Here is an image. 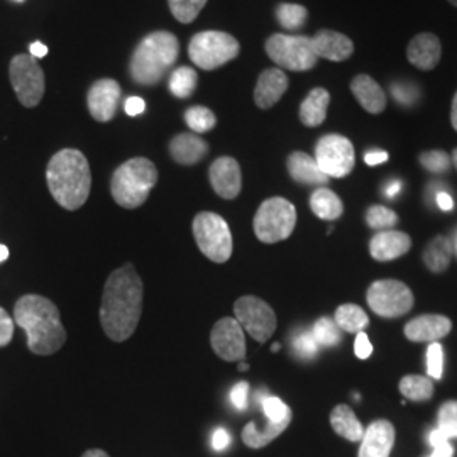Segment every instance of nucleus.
I'll use <instances>...</instances> for the list:
<instances>
[{
	"instance_id": "obj_24",
	"label": "nucleus",
	"mask_w": 457,
	"mask_h": 457,
	"mask_svg": "<svg viewBox=\"0 0 457 457\" xmlns=\"http://www.w3.org/2000/svg\"><path fill=\"white\" fill-rule=\"evenodd\" d=\"M351 92L360 102L361 107L370 114H381L386 109L388 98L381 85L370 75H358L351 82Z\"/></svg>"
},
{
	"instance_id": "obj_37",
	"label": "nucleus",
	"mask_w": 457,
	"mask_h": 457,
	"mask_svg": "<svg viewBox=\"0 0 457 457\" xmlns=\"http://www.w3.org/2000/svg\"><path fill=\"white\" fill-rule=\"evenodd\" d=\"M205 4L207 0H168L171 14L181 24L194 22Z\"/></svg>"
},
{
	"instance_id": "obj_14",
	"label": "nucleus",
	"mask_w": 457,
	"mask_h": 457,
	"mask_svg": "<svg viewBox=\"0 0 457 457\" xmlns=\"http://www.w3.org/2000/svg\"><path fill=\"white\" fill-rule=\"evenodd\" d=\"M211 344L220 360L228 362L245 360V328L234 317H224L213 326Z\"/></svg>"
},
{
	"instance_id": "obj_3",
	"label": "nucleus",
	"mask_w": 457,
	"mask_h": 457,
	"mask_svg": "<svg viewBox=\"0 0 457 457\" xmlns=\"http://www.w3.org/2000/svg\"><path fill=\"white\" fill-rule=\"evenodd\" d=\"M46 181L58 205L66 211H79L90 195V164L82 151L62 149L48 163Z\"/></svg>"
},
{
	"instance_id": "obj_41",
	"label": "nucleus",
	"mask_w": 457,
	"mask_h": 457,
	"mask_svg": "<svg viewBox=\"0 0 457 457\" xmlns=\"http://www.w3.org/2000/svg\"><path fill=\"white\" fill-rule=\"evenodd\" d=\"M419 162L424 166L425 170L428 173H434V175H442V173H447L449 168H451V156L441 151V149H434V151H425L420 156H419Z\"/></svg>"
},
{
	"instance_id": "obj_50",
	"label": "nucleus",
	"mask_w": 457,
	"mask_h": 457,
	"mask_svg": "<svg viewBox=\"0 0 457 457\" xmlns=\"http://www.w3.org/2000/svg\"><path fill=\"white\" fill-rule=\"evenodd\" d=\"M388 153L386 151H381V149H375V151H368L364 154V162L368 166H378V164H383L385 162H388Z\"/></svg>"
},
{
	"instance_id": "obj_46",
	"label": "nucleus",
	"mask_w": 457,
	"mask_h": 457,
	"mask_svg": "<svg viewBox=\"0 0 457 457\" xmlns=\"http://www.w3.org/2000/svg\"><path fill=\"white\" fill-rule=\"evenodd\" d=\"M247 400H249V385L243 381V383H237L232 392H230V402L232 405L237 410L247 409Z\"/></svg>"
},
{
	"instance_id": "obj_48",
	"label": "nucleus",
	"mask_w": 457,
	"mask_h": 457,
	"mask_svg": "<svg viewBox=\"0 0 457 457\" xmlns=\"http://www.w3.org/2000/svg\"><path fill=\"white\" fill-rule=\"evenodd\" d=\"M228 444H230V436H228V430L222 428V427L215 428L212 434L213 451H217V453L226 451L228 447Z\"/></svg>"
},
{
	"instance_id": "obj_59",
	"label": "nucleus",
	"mask_w": 457,
	"mask_h": 457,
	"mask_svg": "<svg viewBox=\"0 0 457 457\" xmlns=\"http://www.w3.org/2000/svg\"><path fill=\"white\" fill-rule=\"evenodd\" d=\"M451 160H453V163H454V166H456L457 170V147L454 149V151H453V158H451Z\"/></svg>"
},
{
	"instance_id": "obj_60",
	"label": "nucleus",
	"mask_w": 457,
	"mask_h": 457,
	"mask_svg": "<svg viewBox=\"0 0 457 457\" xmlns=\"http://www.w3.org/2000/svg\"><path fill=\"white\" fill-rule=\"evenodd\" d=\"M453 245H454V254L457 256V230L456 234H454V239H453Z\"/></svg>"
},
{
	"instance_id": "obj_1",
	"label": "nucleus",
	"mask_w": 457,
	"mask_h": 457,
	"mask_svg": "<svg viewBox=\"0 0 457 457\" xmlns=\"http://www.w3.org/2000/svg\"><path fill=\"white\" fill-rule=\"evenodd\" d=\"M143 281L132 264H124L105 281L100 305V324L109 339L128 341L143 313Z\"/></svg>"
},
{
	"instance_id": "obj_62",
	"label": "nucleus",
	"mask_w": 457,
	"mask_h": 457,
	"mask_svg": "<svg viewBox=\"0 0 457 457\" xmlns=\"http://www.w3.org/2000/svg\"><path fill=\"white\" fill-rule=\"evenodd\" d=\"M239 370H241V371H247V364H245V362H243V364L239 366Z\"/></svg>"
},
{
	"instance_id": "obj_22",
	"label": "nucleus",
	"mask_w": 457,
	"mask_h": 457,
	"mask_svg": "<svg viewBox=\"0 0 457 457\" xmlns=\"http://www.w3.org/2000/svg\"><path fill=\"white\" fill-rule=\"evenodd\" d=\"M312 45L317 58H326L328 62H345L354 53V45L347 36L330 29H322L315 34L312 37Z\"/></svg>"
},
{
	"instance_id": "obj_28",
	"label": "nucleus",
	"mask_w": 457,
	"mask_h": 457,
	"mask_svg": "<svg viewBox=\"0 0 457 457\" xmlns=\"http://www.w3.org/2000/svg\"><path fill=\"white\" fill-rule=\"evenodd\" d=\"M454 254V245L453 239H449L447 236H437L436 239H432L424 251L425 266L432 271V273H442L449 268L451 260Z\"/></svg>"
},
{
	"instance_id": "obj_40",
	"label": "nucleus",
	"mask_w": 457,
	"mask_h": 457,
	"mask_svg": "<svg viewBox=\"0 0 457 457\" xmlns=\"http://www.w3.org/2000/svg\"><path fill=\"white\" fill-rule=\"evenodd\" d=\"M437 428L451 441L457 439V402L449 400L442 405L437 417Z\"/></svg>"
},
{
	"instance_id": "obj_64",
	"label": "nucleus",
	"mask_w": 457,
	"mask_h": 457,
	"mask_svg": "<svg viewBox=\"0 0 457 457\" xmlns=\"http://www.w3.org/2000/svg\"><path fill=\"white\" fill-rule=\"evenodd\" d=\"M16 2H22V0H16Z\"/></svg>"
},
{
	"instance_id": "obj_2",
	"label": "nucleus",
	"mask_w": 457,
	"mask_h": 457,
	"mask_svg": "<svg viewBox=\"0 0 457 457\" xmlns=\"http://www.w3.org/2000/svg\"><path fill=\"white\" fill-rule=\"evenodd\" d=\"M14 320L28 334V347L37 356L60 351L66 341L65 327L58 307L45 296L24 295L14 309Z\"/></svg>"
},
{
	"instance_id": "obj_32",
	"label": "nucleus",
	"mask_w": 457,
	"mask_h": 457,
	"mask_svg": "<svg viewBox=\"0 0 457 457\" xmlns=\"http://www.w3.org/2000/svg\"><path fill=\"white\" fill-rule=\"evenodd\" d=\"M198 85V75L195 70L190 66H180L171 71L168 88L177 98L192 97Z\"/></svg>"
},
{
	"instance_id": "obj_21",
	"label": "nucleus",
	"mask_w": 457,
	"mask_h": 457,
	"mask_svg": "<svg viewBox=\"0 0 457 457\" xmlns=\"http://www.w3.org/2000/svg\"><path fill=\"white\" fill-rule=\"evenodd\" d=\"M287 90H288V77L285 75V71L281 68H268L262 71L256 83L254 102L262 111L271 109L281 100Z\"/></svg>"
},
{
	"instance_id": "obj_45",
	"label": "nucleus",
	"mask_w": 457,
	"mask_h": 457,
	"mask_svg": "<svg viewBox=\"0 0 457 457\" xmlns=\"http://www.w3.org/2000/svg\"><path fill=\"white\" fill-rule=\"evenodd\" d=\"M12 336H14V320L0 307V347L11 343Z\"/></svg>"
},
{
	"instance_id": "obj_43",
	"label": "nucleus",
	"mask_w": 457,
	"mask_h": 457,
	"mask_svg": "<svg viewBox=\"0 0 457 457\" xmlns=\"http://www.w3.org/2000/svg\"><path fill=\"white\" fill-rule=\"evenodd\" d=\"M444 373V349L439 343L428 344L427 349V375L432 379H441Z\"/></svg>"
},
{
	"instance_id": "obj_9",
	"label": "nucleus",
	"mask_w": 457,
	"mask_h": 457,
	"mask_svg": "<svg viewBox=\"0 0 457 457\" xmlns=\"http://www.w3.org/2000/svg\"><path fill=\"white\" fill-rule=\"evenodd\" d=\"M194 237L200 251L213 262H226L232 256V234L217 213L200 212L194 219Z\"/></svg>"
},
{
	"instance_id": "obj_53",
	"label": "nucleus",
	"mask_w": 457,
	"mask_h": 457,
	"mask_svg": "<svg viewBox=\"0 0 457 457\" xmlns=\"http://www.w3.org/2000/svg\"><path fill=\"white\" fill-rule=\"evenodd\" d=\"M29 51H31V56L36 58V60H37V58H45L49 53L48 46L43 45V43H39V41L33 43V45L29 46Z\"/></svg>"
},
{
	"instance_id": "obj_15",
	"label": "nucleus",
	"mask_w": 457,
	"mask_h": 457,
	"mask_svg": "<svg viewBox=\"0 0 457 457\" xmlns=\"http://www.w3.org/2000/svg\"><path fill=\"white\" fill-rule=\"evenodd\" d=\"M120 94V85L112 79H102L94 83L87 94V105L92 117L98 122L112 120Z\"/></svg>"
},
{
	"instance_id": "obj_30",
	"label": "nucleus",
	"mask_w": 457,
	"mask_h": 457,
	"mask_svg": "<svg viewBox=\"0 0 457 457\" xmlns=\"http://www.w3.org/2000/svg\"><path fill=\"white\" fill-rule=\"evenodd\" d=\"M312 212L322 220H336L344 212L343 200L332 190L319 187L311 196Z\"/></svg>"
},
{
	"instance_id": "obj_20",
	"label": "nucleus",
	"mask_w": 457,
	"mask_h": 457,
	"mask_svg": "<svg viewBox=\"0 0 457 457\" xmlns=\"http://www.w3.org/2000/svg\"><path fill=\"white\" fill-rule=\"evenodd\" d=\"M411 247L409 234L402 230H381L370 241V253L376 262H393L407 254Z\"/></svg>"
},
{
	"instance_id": "obj_13",
	"label": "nucleus",
	"mask_w": 457,
	"mask_h": 457,
	"mask_svg": "<svg viewBox=\"0 0 457 457\" xmlns=\"http://www.w3.org/2000/svg\"><path fill=\"white\" fill-rule=\"evenodd\" d=\"M236 320L258 343L268 341L277 330V315L273 309L258 296H241L234 303Z\"/></svg>"
},
{
	"instance_id": "obj_39",
	"label": "nucleus",
	"mask_w": 457,
	"mask_h": 457,
	"mask_svg": "<svg viewBox=\"0 0 457 457\" xmlns=\"http://www.w3.org/2000/svg\"><path fill=\"white\" fill-rule=\"evenodd\" d=\"M366 224L373 230H392L398 224V215L385 205H371L366 212Z\"/></svg>"
},
{
	"instance_id": "obj_19",
	"label": "nucleus",
	"mask_w": 457,
	"mask_h": 457,
	"mask_svg": "<svg viewBox=\"0 0 457 457\" xmlns=\"http://www.w3.org/2000/svg\"><path fill=\"white\" fill-rule=\"evenodd\" d=\"M441 56V39L436 34L422 33L411 37L407 48V58L415 68L430 71L439 65Z\"/></svg>"
},
{
	"instance_id": "obj_7",
	"label": "nucleus",
	"mask_w": 457,
	"mask_h": 457,
	"mask_svg": "<svg viewBox=\"0 0 457 457\" xmlns=\"http://www.w3.org/2000/svg\"><path fill=\"white\" fill-rule=\"evenodd\" d=\"M239 51V41L224 31H202L195 34L188 45L192 63L207 71L232 62L237 58Z\"/></svg>"
},
{
	"instance_id": "obj_42",
	"label": "nucleus",
	"mask_w": 457,
	"mask_h": 457,
	"mask_svg": "<svg viewBox=\"0 0 457 457\" xmlns=\"http://www.w3.org/2000/svg\"><path fill=\"white\" fill-rule=\"evenodd\" d=\"M262 409L266 420H271V422H281V420L292 419V410L288 409V405L277 396H266L262 402Z\"/></svg>"
},
{
	"instance_id": "obj_55",
	"label": "nucleus",
	"mask_w": 457,
	"mask_h": 457,
	"mask_svg": "<svg viewBox=\"0 0 457 457\" xmlns=\"http://www.w3.org/2000/svg\"><path fill=\"white\" fill-rule=\"evenodd\" d=\"M402 181L400 180H393L388 183V187H386V192H385V195L388 196V198H393V196L398 195L400 192H402Z\"/></svg>"
},
{
	"instance_id": "obj_23",
	"label": "nucleus",
	"mask_w": 457,
	"mask_h": 457,
	"mask_svg": "<svg viewBox=\"0 0 457 457\" xmlns=\"http://www.w3.org/2000/svg\"><path fill=\"white\" fill-rule=\"evenodd\" d=\"M287 168H288L292 180L300 185L324 187L330 180L326 173L319 168L315 158H312L311 154L302 153V151H295L288 156Z\"/></svg>"
},
{
	"instance_id": "obj_52",
	"label": "nucleus",
	"mask_w": 457,
	"mask_h": 457,
	"mask_svg": "<svg viewBox=\"0 0 457 457\" xmlns=\"http://www.w3.org/2000/svg\"><path fill=\"white\" fill-rule=\"evenodd\" d=\"M428 442H430V445L436 449V447H441L444 444H449V439L442 434L439 428H436V430H432V432H430V436H428Z\"/></svg>"
},
{
	"instance_id": "obj_18",
	"label": "nucleus",
	"mask_w": 457,
	"mask_h": 457,
	"mask_svg": "<svg viewBox=\"0 0 457 457\" xmlns=\"http://www.w3.org/2000/svg\"><path fill=\"white\" fill-rule=\"evenodd\" d=\"M395 444V427L388 420H375L364 428L358 457H390Z\"/></svg>"
},
{
	"instance_id": "obj_54",
	"label": "nucleus",
	"mask_w": 457,
	"mask_h": 457,
	"mask_svg": "<svg viewBox=\"0 0 457 457\" xmlns=\"http://www.w3.org/2000/svg\"><path fill=\"white\" fill-rule=\"evenodd\" d=\"M454 456V449H453V445H451V442L449 444H444L441 447H436L434 449V453H432V456L430 457H453Z\"/></svg>"
},
{
	"instance_id": "obj_6",
	"label": "nucleus",
	"mask_w": 457,
	"mask_h": 457,
	"mask_svg": "<svg viewBox=\"0 0 457 457\" xmlns=\"http://www.w3.org/2000/svg\"><path fill=\"white\" fill-rule=\"evenodd\" d=\"M295 226L296 209L292 202L281 196L264 200L253 222L256 237L266 245H275L288 239L294 232Z\"/></svg>"
},
{
	"instance_id": "obj_16",
	"label": "nucleus",
	"mask_w": 457,
	"mask_h": 457,
	"mask_svg": "<svg viewBox=\"0 0 457 457\" xmlns=\"http://www.w3.org/2000/svg\"><path fill=\"white\" fill-rule=\"evenodd\" d=\"M209 180H211L213 192L217 195L222 196L226 200H234L241 194V188H243L241 166L230 156L217 158L211 164Z\"/></svg>"
},
{
	"instance_id": "obj_4",
	"label": "nucleus",
	"mask_w": 457,
	"mask_h": 457,
	"mask_svg": "<svg viewBox=\"0 0 457 457\" xmlns=\"http://www.w3.org/2000/svg\"><path fill=\"white\" fill-rule=\"evenodd\" d=\"M180 54V43L175 34L154 31L137 45L132 53L129 71L132 80L143 87L162 82L166 73L175 66Z\"/></svg>"
},
{
	"instance_id": "obj_51",
	"label": "nucleus",
	"mask_w": 457,
	"mask_h": 457,
	"mask_svg": "<svg viewBox=\"0 0 457 457\" xmlns=\"http://www.w3.org/2000/svg\"><path fill=\"white\" fill-rule=\"evenodd\" d=\"M436 202H437L439 209L444 211V212H451L454 209V200L447 192H439L437 196H436Z\"/></svg>"
},
{
	"instance_id": "obj_35",
	"label": "nucleus",
	"mask_w": 457,
	"mask_h": 457,
	"mask_svg": "<svg viewBox=\"0 0 457 457\" xmlns=\"http://www.w3.org/2000/svg\"><path fill=\"white\" fill-rule=\"evenodd\" d=\"M185 120L187 126L195 132V134H204V132L212 131L217 124V117L211 109L204 105H194L185 112Z\"/></svg>"
},
{
	"instance_id": "obj_47",
	"label": "nucleus",
	"mask_w": 457,
	"mask_h": 457,
	"mask_svg": "<svg viewBox=\"0 0 457 457\" xmlns=\"http://www.w3.org/2000/svg\"><path fill=\"white\" fill-rule=\"evenodd\" d=\"M354 353L360 360H368L373 354V345L366 332H360L354 341Z\"/></svg>"
},
{
	"instance_id": "obj_58",
	"label": "nucleus",
	"mask_w": 457,
	"mask_h": 457,
	"mask_svg": "<svg viewBox=\"0 0 457 457\" xmlns=\"http://www.w3.org/2000/svg\"><path fill=\"white\" fill-rule=\"evenodd\" d=\"M9 258V249L4 245H0V262H5Z\"/></svg>"
},
{
	"instance_id": "obj_36",
	"label": "nucleus",
	"mask_w": 457,
	"mask_h": 457,
	"mask_svg": "<svg viewBox=\"0 0 457 457\" xmlns=\"http://www.w3.org/2000/svg\"><path fill=\"white\" fill-rule=\"evenodd\" d=\"M312 334L320 347H332L341 343V328L328 317H322L312 327Z\"/></svg>"
},
{
	"instance_id": "obj_33",
	"label": "nucleus",
	"mask_w": 457,
	"mask_h": 457,
	"mask_svg": "<svg viewBox=\"0 0 457 457\" xmlns=\"http://www.w3.org/2000/svg\"><path fill=\"white\" fill-rule=\"evenodd\" d=\"M400 393L411 402H427L434 395V385L430 378L420 375H409L400 379Z\"/></svg>"
},
{
	"instance_id": "obj_27",
	"label": "nucleus",
	"mask_w": 457,
	"mask_h": 457,
	"mask_svg": "<svg viewBox=\"0 0 457 457\" xmlns=\"http://www.w3.org/2000/svg\"><path fill=\"white\" fill-rule=\"evenodd\" d=\"M290 422H292V419L281 420V422L266 420L262 428H260L256 422H249L243 428V442L251 449H262L264 445H268L270 442L275 441L279 434H283Z\"/></svg>"
},
{
	"instance_id": "obj_12",
	"label": "nucleus",
	"mask_w": 457,
	"mask_h": 457,
	"mask_svg": "<svg viewBox=\"0 0 457 457\" xmlns=\"http://www.w3.org/2000/svg\"><path fill=\"white\" fill-rule=\"evenodd\" d=\"M315 162L328 179H344L356 163L354 146L341 134H327L315 146Z\"/></svg>"
},
{
	"instance_id": "obj_26",
	"label": "nucleus",
	"mask_w": 457,
	"mask_h": 457,
	"mask_svg": "<svg viewBox=\"0 0 457 457\" xmlns=\"http://www.w3.org/2000/svg\"><path fill=\"white\" fill-rule=\"evenodd\" d=\"M330 94L326 88H313L300 105V120L307 128H319L327 117Z\"/></svg>"
},
{
	"instance_id": "obj_10",
	"label": "nucleus",
	"mask_w": 457,
	"mask_h": 457,
	"mask_svg": "<svg viewBox=\"0 0 457 457\" xmlns=\"http://www.w3.org/2000/svg\"><path fill=\"white\" fill-rule=\"evenodd\" d=\"M368 305L383 319H396L413 309L415 298L409 287L398 279H379L368 288Z\"/></svg>"
},
{
	"instance_id": "obj_31",
	"label": "nucleus",
	"mask_w": 457,
	"mask_h": 457,
	"mask_svg": "<svg viewBox=\"0 0 457 457\" xmlns=\"http://www.w3.org/2000/svg\"><path fill=\"white\" fill-rule=\"evenodd\" d=\"M334 322L344 332L360 334V332H364V328L370 324V317L366 312L361 309L360 305L344 303L334 313Z\"/></svg>"
},
{
	"instance_id": "obj_5",
	"label": "nucleus",
	"mask_w": 457,
	"mask_h": 457,
	"mask_svg": "<svg viewBox=\"0 0 457 457\" xmlns=\"http://www.w3.org/2000/svg\"><path fill=\"white\" fill-rule=\"evenodd\" d=\"M158 183V170L147 158H132L120 164L112 175L111 194L117 205L137 209Z\"/></svg>"
},
{
	"instance_id": "obj_38",
	"label": "nucleus",
	"mask_w": 457,
	"mask_h": 457,
	"mask_svg": "<svg viewBox=\"0 0 457 457\" xmlns=\"http://www.w3.org/2000/svg\"><path fill=\"white\" fill-rule=\"evenodd\" d=\"M292 349H294V354L300 360H313L317 354H319V349L320 345L315 341L312 330H296L292 337Z\"/></svg>"
},
{
	"instance_id": "obj_63",
	"label": "nucleus",
	"mask_w": 457,
	"mask_h": 457,
	"mask_svg": "<svg viewBox=\"0 0 457 457\" xmlns=\"http://www.w3.org/2000/svg\"><path fill=\"white\" fill-rule=\"evenodd\" d=\"M447 2H449V4H453L454 7H457V0H447Z\"/></svg>"
},
{
	"instance_id": "obj_44",
	"label": "nucleus",
	"mask_w": 457,
	"mask_h": 457,
	"mask_svg": "<svg viewBox=\"0 0 457 457\" xmlns=\"http://www.w3.org/2000/svg\"><path fill=\"white\" fill-rule=\"evenodd\" d=\"M392 96L400 105L410 107L419 98V87L409 82H395L392 85Z\"/></svg>"
},
{
	"instance_id": "obj_29",
	"label": "nucleus",
	"mask_w": 457,
	"mask_h": 457,
	"mask_svg": "<svg viewBox=\"0 0 457 457\" xmlns=\"http://www.w3.org/2000/svg\"><path fill=\"white\" fill-rule=\"evenodd\" d=\"M330 425L336 434L351 442H360L364 436V427L356 413L347 405H337L330 413Z\"/></svg>"
},
{
	"instance_id": "obj_57",
	"label": "nucleus",
	"mask_w": 457,
	"mask_h": 457,
	"mask_svg": "<svg viewBox=\"0 0 457 457\" xmlns=\"http://www.w3.org/2000/svg\"><path fill=\"white\" fill-rule=\"evenodd\" d=\"M82 457H111L105 451H102V449H90V451H87Z\"/></svg>"
},
{
	"instance_id": "obj_8",
	"label": "nucleus",
	"mask_w": 457,
	"mask_h": 457,
	"mask_svg": "<svg viewBox=\"0 0 457 457\" xmlns=\"http://www.w3.org/2000/svg\"><path fill=\"white\" fill-rule=\"evenodd\" d=\"M264 48L270 60L281 70L309 71L319 62L313 51L312 37L307 36L273 34L266 39Z\"/></svg>"
},
{
	"instance_id": "obj_34",
	"label": "nucleus",
	"mask_w": 457,
	"mask_h": 457,
	"mask_svg": "<svg viewBox=\"0 0 457 457\" xmlns=\"http://www.w3.org/2000/svg\"><path fill=\"white\" fill-rule=\"evenodd\" d=\"M277 19L279 26L287 31H298L305 26L309 11L300 4H279L277 7Z\"/></svg>"
},
{
	"instance_id": "obj_61",
	"label": "nucleus",
	"mask_w": 457,
	"mask_h": 457,
	"mask_svg": "<svg viewBox=\"0 0 457 457\" xmlns=\"http://www.w3.org/2000/svg\"><path fill=\"white\" fill-rule=\"evenodd\" d=\"M279 347H281V345H279V344H273V347H271V351H273V353H277V351H279Z\"/></svg>"
},
{
	"instance_id": "obj_17",
	"label": "nucleus",
	"mask_w": 457,
	"mask_h": 457,
	"mask_svg": "<svg viewBox=\"0 0 457 457\" xmlns=\"http://www.w3.org/2000/svg\"><path fill=\"white\" fill-rule=\"evenodd\" d=\"M453 328V322L444 315H420L405 326V336L411 343H437Z\"/></svg>"
},
{
	"instance_id": "obj_25",
	"label": "nucleus",
	"mask_w": 457,
	"mask_h": 457,
	"mask_svg": "<svg viewBox=\"0 0 457 457\" xmlns=\"http://www.w3.org/2000/svg\"><path fill=\"white\" fill-rule=\"evenodd\" d=\"M209 153V145L198 134L183 132L171 139L170 143V154L179 164H196L202 162Z\"/></svg>"
},
{
	"instance_id": "obj_11",
	"label": "nucleus",
	"mask_w": 457,
	"mask_h": 457,
	"mask_svg": "<svg viewBox=\"0 0 457 457\" xmlns=\"http://www.w3.org/2000/svg\"><path fill=\"white\" fill-rule=\"evenodd\" d=\"M9 77L16 97L24 107L33 109L45 96V73L31 54H17L9 66Z\"/></svg>"
},
{
	"instance_id": "obj_49",
	"label": "nucleus",
	"mask_w": 457,
	"mask_h": 457,
	"mask_svg": "<svg viewBox=\"0 0 457 457\" xmlns=\"http://www.w3.org/2000/svg\"><path fill=\"white\" fill-rule=\"evenodd\" d=\"M146 109V102L141 97H129L124 104V111L126 114L136 117V115L143 114Z\"/></svg>"
},
{
	"instance_id": "obj_56",
	"label": "nucleus",
	"mask_w": 457,
	"mask_h": 457,
	"mask_svg": "<svg viewBox=\"0 0 457 457\" xmlns=\"http://www.w3.org/2000/svg\"><path fill=\"white\" fill-rule=\"evenodd\" d=\"M451 122H453V128L457 131V92L454 98H453V109H451Z\"/></svg>"
}]
</instances>
